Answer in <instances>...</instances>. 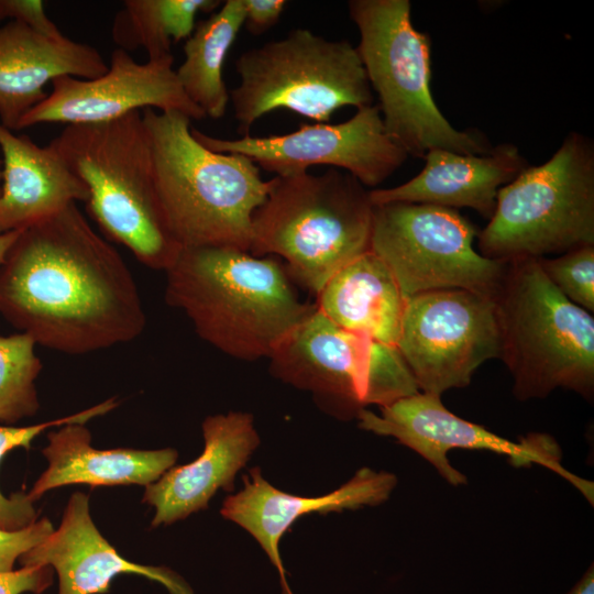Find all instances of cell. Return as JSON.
Masks as SVG:
<instances>
[{"mask_svg":"<svg viewBox=\"0 0 594 594\" xmlns=\"http://www.w3.org/2000/svg\"><path fill=\"white\" fill-rule=\"evenodd\" d=\"M0 315L66 354L128 343L146 324L132 273L77 204L20 232L0 265Z\"/></svg>","mask_w":594,"mask_h":594,"instance_id":"obj_1","label":"cell"},{"mask_svg":"<svg viewBox=\"0 0 594 594\" xmlns=\"http://www.w3.org/2000/svg\"><path fill=\"white\" fill-rule=\"evenodd\" d=\"M165 273L166 302L201 339L240 360L268 358L316 308L298 298L283 262L237 248H182Z\"/></svg>","mask_w":594,"mask_h":594,"instance_id":"obj_2","label":"cell"},{"mask_svg":"<svg viewBox=\"0 0 594 594\" xmlns=\"http://www.w3.org/2000/svg\"><path fill=\"white\" fill-rule=\"evenodd\" d=\"M153 178L165 224L182 248L231 246L249 252L255 210L270 180L235 153L212 152L179 112L144 109Z\"/></svg>","mask_w":594,"mask_h":594,"instance_id":"obj_3","label":"cell"},{"mask_svg":"<svg viewBox=\"0 0 594 594\" xmlns=\"http://www.w3.org/2000/svg\"><path fill=\"white\" fill-rule=\"evenodd\" d=\"M373 209L370 190L348 172L274 176L253 213L249 252L279 256L290 279L318 295L370 251Z\"/></svg>","mask_w":594,"mask_h":594,"instance_id":"obj_4","label":"cell"},{"mask_svg":"<svg viewBox=\"0 0 594 594\" xmlns=\"http://www.w3.org/2000/svg\"><path fill=\"white\" fill-rule=\"evenodd\" d=\"M48 144L87 187V210L102 232L143 265L167 271L182 246L157 200L142 112L66 125Z\"/></svg>","mask_w":594,"mask_h":594,"instance_id":"obj_5","label":"cell"},{"mask_svg":"<svg viewBox=\"0 0 594 594\" xmlns=\"http://www.w3.org/2000/svg\"><path fill=\"white\" fill-rule=\"evenodd\" d=\"M356 46L384 128L407 155L424 158L435 148L484 154L492 148L476 129L458 130L431 92V38L415 29L409 0H351Z\"/></svg>","mask_w":594,"mask_h":594,"instance_id":"obj_6","label":"cell"},{"mask_svg":"<svg viewBox=\"0 0 594 594\" xmlns=\"http://www.w3.org/2000/svg\"><path fill=\"white\" fill-rule=\"evenodd\" d=\"M499 359L519 400L557 388L594 397V318L569 300L544 275L538 258L508 262L495 298Z\"/></svg>","mask_w":594,"mask_h":594,"instance_id":"obj_7","label":"cell"},{"mask_svg":"<svg viewBox=\"0 0 594 594\" xmlns=\"http://www.w3.org/2000/svg\"><path fill=\"white\" fill-rule=\"evenodd\" d=\"M594 245V143L571 131L544 163L503 186L479 252L510 262Z\"/></svg>","mask_w":594,"mask_h":594,"instance_id":"obj_8","label":"cell"},{"mask_svg":"<svg viewBox=\"0 0 594 594\" xmlns=\"http://www.w3.org/2000/svg\"><path fill=\"white\" fill-rule=\"evenodd\" d=\"M238 87L229 92L241 136L277 109L327 123L342 107L362 109L374 96L356 46L308 29L250 48L235 62Z\"/></svg>","mask_w":594,"mask_h":594,"instance_id":"obj_9","label":"cell"},{"mask_svg":"<svg viewBox=\"0 0 594 594\" xmlns=\"http://www.w3.org/2000/svg\"><path fill=\"white\" fill-rule=\"evenodd\" d=\"M268 359L273 376L312 393L342 419L419 393L397 348L337 326L317 307Z\"/></svg>","mask_w":594,"mask_h":594,"instance_id":"obj_10","label":"cell"},{"mask_svg":"<svg viewBox=\"0 0 594 594\" xmlns=\"http://www.w3.org/2000/svg\"><path fill=\"white\" fill-rule=\"evenodd\" d=\"M479 233L457 209L387 202L374 206L370 250L387 265L407 299L452 288L496 298L508 262L476 251Z\"/></svg>","mask_w":594,"mask_h":594,"instance_id":"obj_11","label":"cell"},{"mask_svg":"<svg viewBox=\"0 0 594 594\" xmlns=\"http://www.w3.org/2000/svg\"><path fill=\"white\" fill-rule=\"evenodd\" d=\"M396 348L420 393L465 387L481 364L499 359L495 298L460 288L414 295Z\"/></svg>","mask_w":594,"mask_h":594,"instance_id":"obj_12","label":"cell"},{"mask_svg":"<svg viewBox=\"0 0 594 594\" xmlns=\"http://www.w3.org/2000/svg\"><path fill=\"white\" fill-rule=\"evenodd\" d=\"M380 409V414L362 409L356 416L359 427L396 439L427 460L451 485H465L468 479L451 465L448 452L453 449L486 450L506 455L517 468L539 464L553 471L593 504L594 484L562 465L561 449L549 435L529 433L519 441H512L454 415L446 408L441 396L420 392Z\"/></svg>","mask_w":594,"mask_h":594,"instance_id":"obj_13","label":"cell"},{"mask_svg":"<svg viewBox=\"0 0 594 594\" xmlns=\"http://www.w3.org/2000/svg\"><path fill=\"white\" fill-rule=\"evenodd\" d=\"M191 134L210 151L244 155L275 176L329 165L348 172L365 187L382 184L408 157L386 133L377 105L358 109L342 123L301 124L286 134L222 139L193 127Z\"/></svg>","mask_w":594,"mask_h":594,"instance_id":"obj_14","label":"cell"},{"mask_svg":"<svg viewBox=\"0 0 594 594\" xmlns=\"http://www.w3.org/2000/svg\"><path fill=\"white\" fill-rule=\"evenodd\" d=\"M173 64V56L138 63L129 52L117 47L101 76L54 78L52 91L28 111L18 131L41 123H99L144 109L205 119L206 114L183 91Z\"/></svg>","mask_w":594,"mask_h":594,"instance_id":"obj_15","label":"cell"},{"mask_svg":"<svg viewBox=\"0 0 594 594\" xmlns=\"http://www.w3.org/2000/svg\"><path fill=\"white\" fill-rule=\"evenodd\" d=\"M243 488L224 498L221 515L245 529L265 551L280 575L284 594H293L286 581L279 542L302 515L327 514L376 506L386 502L397 485L395 474L360 469L339 488L321 496H296L274 487L258 468L243 476Z\"/></svg>","mask_w":594,"mask_h":594,"instance_id":"obj_16","label":"cell"},{"mask_svg":"<svg viewBox=\"0 0 594 594\" xmlns=\"http://www.w3.org/2000/svg\"><path fill=\"white\" fill-rule=\"evenodd\" d=\"M22 566H51L59 580L58 594H102L112 579L122 573L138 574L164 585L170 594H195L174 571L164 566L131 562L106 540L89 510V498L74 493L61 525L42 542L23 553Z\"/></svg>","mask_w":594,"mask_h":594,"instance_id":"obj_17","label":"cell"},{"mask_svg":"<svg viewBox=\"0 0 594 594\" xmlns=\"http://www.w3.org/2000/svg\"><path fill=\"white\" fill-rule=\"evenodd\" d=\"M205 447L193 462L172 466L145 486L142 502L155 509L151 526H168L204 510L223 490L232 492L238 472L260 444L251 414L231 411L202 422Z\"/></svg>","mask_w":594,"mask_h":594,"instance_id":"obj_18","label":"cell"},{"mask_svg":"<svg viewBox=\"0 0 594 594\" xmlns=\"http://www.w3.org/2000/svg\"><path fill=\"white\" fill-rule=\"evenodd\" d=\"M421 172L392 188L371 189L372 204H429L446 208H471L490 220L498 190L530 164L513 143H501L484 154H460L435 148L425 157Z\"/></svg>","mask_w":594,"mask_h":594,"instance_id":"obj_19","label":"cell"},{"mask_svg":"<svg viewBox=\"0 0 594 594\" xmlns=\"http://www.w3.org/2000/svg\"><path fill=\"white\" fill-rule=\"evenodd\" d=\"M108 64L91 45L66 36L51 38L26 25H0V123L18 131L22 118L45 99L46 84L59 76L92 79Z\"/></svg>","mask_w":594,"mask_h":594,"instance_id":"obj_20","label":"cell"},{"mask_svg":"<svg viewBox=\"0 0 594 594\" xmlns=\"http://www.w3.org/2000/svg\"><path fill=\"white\" fill-rule=\"evenodd\" d=\"M0 234L22 231L70 204L88 200L85 184L50 144L40 146L0 123Z\"/></svg>","mask_w":594,"mask_h":594,"instance_id":"obj_21","label":"cell"},{"mask_svg":"<svg viewBox=\"0 0 594 594\" xmlns=\"http://www.w3.org/2000/svg\"><path fill=\"white\" fill-rule=\"evenodd\" d=\"M47 438L42 450L47 468L28 492L33 503L51 490L73 484L147 486L174 466L178 457L172 448L96 449L84 424L64 425L48 432Z\"/></svg>","mask_w":594,"mask_h":594,"instance_id":"obj_22","label":"cell"},{"mask_svg":"<svg viewBox=\"0 0 594 594\" xmlns=\"http://www.w3.org/2000/svg\"><path fill=\"white\" fill-rule=\"evenodd\" d=\"M317 298V309L337 326L396 348L407 298L371 250L340 268Z\"/></svg>","mask_w":594,"mask_h":594,"instance_id":"obj_23","label":"cell"},{"mask_svg":"<svg viewBox=\"0 0 594 594\" xmlns=\"http://www.w3.org/2000/svg\"><path fill=\"white\" fill-rule=\"evenodd\" d=\"M244 24L243 0H227L196 24L185 41V58L175 70L187 98L213 120L221 119L230 101L222 78L224 59Z\"/></svg>","mask_w":594,"mask_h":594,"instance_id":"obj_24","label":"cell"},{"mask_svg":"<svg viewBox=\"0 0 594 594\" xmlns=\"http://www.w3.org/2000/svg\"><path fill=\"white\" fill-rule=\"evenodd\" d=\"M217 0H125L116 13L111 37L118 48H143L147 59L173 56L172 45L187 40L199 12L212 13Z\"/></svg>","mask_w":594,"mask_h":594,"instance_id":"obj_25","label":"cell"},{"mask_svg":"<svg viewBox=\"0 0 594 594\" xmlns=\"http://www.w3.org/2000/svg\"><path fill=\"white\" fill-rule=\"evenodd\" d=\"M36 343L22 332L0 337V421L13 424L40 408L35 381L42 362Z\"/></svg>","mask_w":594,"mask_h":594,"instance_id":"obj_26","label":"cell"},{"mask_svg":"<svg viewBox=\"0 0 594 594\" xmlns=\"http://www.w3.org/2000/svg\"><path fill=\"white\" fill-rule=\"evenodd\" d=\"M118 406L114 398L107 399L79 413L36 425L13 427L0 425V461L11 450L24 448L40 433L52 427L68 424H86L88 420L102 416ZM34 503L28 497V492L21 491L4 496L0 491V528L6 530L23 529L37 520Z\"/></svg>","mask_w":594,"mask_h":594,"instance_id":"obj_27","label":"cell"},{"mask_svg":"<svg viewBox=\"0 0 594 594\" xmlns=\"http://www.w3.org/2000/svg\"><path fill=\"white\" fill-rule=\"evenodd\" d=\"M548 279L572 302L594 312V245L538 258Z\"/></svg>","mask_w":594,"mask_h":594,"instance_id":"obj_28","label":"cell"},{"mask_svg":"<svg viewBox=\"0 0 594 594\" xmlns=\"http://www.w3.org/2000/svg\"><path fill=\"white\" fill-rule=\"evenodd\" d=\"M53 530L48 518L37 519L19 530L0 528V572L12 571L20 557L42 542Z\"/></svg>","mask_w":594,"mask_h":594,"instance_id":"obj_29","label":"cell"},{"mask_svg":"<svg viewBox=\"0 0 594 594\" xmlns=\"http://www.w3.org/2000/svg\"><path fill=\"white\" fill-rule=\"evenodd\" d=\"M4 20L22 23L51 38L65 36L46 14L42 0H0V22Z\"/></svg>","mask_w":594,"mask_h":594,"instance_id":"obj_30","label":"cell"},{"mask_svg":"<svg viewBox=\"0 0 594 594\" xmlns=\"http://www.w3.org/2000/svg\"><path fill=\"white\" fill-rule=\"evenodd\" d=\"M53 583L51 566H22L10 572H0V594H40Z\"/></svg>","mask_w":594,"mask_h":594,"instance_id":"obj_31","label":"cell"},{"mask_svg":"<svg viewBox=\"0 0 594 594\" xmlns=\"http://www.w3.org/2000/svg\"><path fill=\"white\" fill-rule=\"evenodd\" d=\"M286 4L284 0H243V25L251 34L261 35L278 22Z\"/></svg>","mask_w":594,"mask_h":594,"instance_id":"obj_32","label":"cell"},{"mask_svg":"<svg viewBox=\"0 0 594 594\" xmlns=\"http://www.w3.org/2000/svg\"><path fill=\"white\" fill-rule=\"evenodd\" d=\"M566 594H594V564L585 571L583 576Z\"/></svg>","mask_w":594,"mask_h":594,"instance_id":"obj_33","label":"cell"},{"mask_svg":"<svg viewBox=\"0 0 594 594\" xmlns=\"http://www.w3.org/2000/svg\"><path fill=\"white\" fill-rule=\"evenodd\" d=\"M21 231H11L0 234V265L2 264L7 253L18 239Z\"/></svg>","mask_w":594,"mask_h":594,"instance_id":"obj_34","label":"cell"},{"mask_svg":"<svg viewBox=\"0 0 594 594\" xmlns=\"http://www.w3.org/2000/svg\"><path fill=\"white\" fill-rule=\"evenodd\" d=\"M1 166H2V163L0 161V182H1ZM0 193H1V189H0Z\"/></svg>","mask_w":594,"mask_h":594,"instance_id":"obj_35","label":"cell"}]
</instances>
